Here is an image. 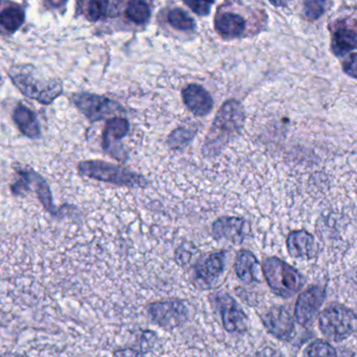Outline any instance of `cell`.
<instances>
[{
  "label": "cell",
  "mask_w": 357,
  "mask_h": 357,
  "mask_svg": "<svg viewBox=\"0 0 357 357\" xmlns=\"http://www.w3.org/2000/svg\"><path fill=\"white\" fill-rule=\"evenodd\" d=\"M245 114L243 105L236 100H229L218 110L211 129L204 142L206 156L220 154L231 139L236 137L245 125Z\"/></svg>",
  "instance_id": "obj_1"
},
{
  "label": "cell",
  "mask_w": 357,
  "mask_h": 357,
  "mask_svg": "<svg viewBox=\"0 0 357 357\" xmlns=\"http://www.w3.org/2000/svg\"><path fill=\"white\" fill-rule=\"evenodd\" d=\"M262 272L268 287L280 297L296 295L305 283L299 271L278 257H268L262 264Z\"/></svg>",
  "instance_id": "obj_2"
},
{
  "label": "cell",
  "mask_w": 357,
  "mask_h": 357,
  "mask_svg": "<svg viewBox=\"0 0 357 357\" xmlns=\"http://www.w3.org/2000/svg\"><path fill=\"white\" fill-rule=\"evenodd\" d=\"M79 171L85 177L110 183L117 186L144 187L146 178L119 165L104 161H84L79 165Z\"/></svg>",
  "instance_id": "obj_3"
},
{
  "label": "cell",
  "mask_w": 357,
  "mask_h": 357,
  "mask_svg": "<svg viewBox=\"0 0 357 357\" xmlns=\"http://www.w3.org/2000/svg\"><path fill=\"white\" fill-rule=\"evenodd\" d=\"M319 325L327 339L342 342L357 333V314L345 306H329L321 314Z\"/></svg>",
  "instance_id": "obj_4"
},
{
  "label": "cell",
  "mask_w": 357,
  "mask_h": 357,
  "mask_svg": "<svg viewBox=\"0 0 357 357\" xmlns=\"http://www.w3.org/2000/svg\"><path fill=\"white\" fill-rule=\"evenodd\" d=\"M10 77L22 93L44 104H50L62 93V86L58 81L38 79L31 67H15L10 70Z\"/></svg>",
  "instance_id": "obj_5"
},
{
  "label": "cell",
  "mask_w": 357,
  "mask_h": 357,
  "mask_svg": "<svg viewBox=\"0 0 357 357\" xmlns=\"http://www.w3.org/2000/svg\"><path fill=\"white\" fill-rule=\"evenodd\" d=\"M73 102L79 110L91 121L121 116L125 113L119 102L106 98L90 93H77L73 96Z\"/></svg>",
  "instance_id": "obj_6"
},
{
  "label": "cell",
  "mask_w": 357,
  "mask_h": 357,
  "mask_svg": "<svg viewBox=\"0 0 357 357\" xmlns=\"http://www.w3.org/2000/svg\"><path fill=\"white\" fill-rule=\"evenodd\" d=\"M212 303L218 308L222 325L228 333H243L248 331L249 320L237 302L224 291L210 296Z\"/></svg>",
  "instance_id": "obj_7"
},
{
  "label": "cell",
  "mask_w": 357,
  "mask_h": 357,
  "mask_svg": "<svg viewBox=\"0 0 357 357\" xmlns=\"http://www.w3.org/2000/svg\"><path fill=\"white\" fill-rule=\"evenodd\" d=\"M151 319L165 329H175L182 326L188 319V310L184 302L178 300L158 301L148 306Z\"/></svg>",
  "instance_id": "obj_8"
},
{
  "label": "cell",
  "mask_w": 357,
  "mask_h": 357,
  "mask_svg": "<svg viewBox=\"0 0 357 357\" xmlns=\"http://www.w3.org/2000/svg\"><path fill=\"white\" fill-rule=\"evenodd\" d=\"M325 296L326 293L322 287H310L299 296L295 308L296 319L299 324L306 326L312 322L322 306Z\"/></svg>",
  "instance_id": "obj_9"
},
{
  "label": "cell",
  "mask_w": 357,
  "mask_h": 357,
  "mask_svg": "<svg viewBox=\"0 0 357 357\" xmlns=\"http://www.w3.org/2000/svg\"><path fill=\"white\" fill-rule=\"evenodd\" d=\"M226 255L224 252L210 254L197 264L195 270V284L201 289H210L224 272Z\"/></svg>",
  "instance_id": "obj_10"
},
{
  "label": "cell",
  "mask_w": 357,
  "mask_h": 357,
  "mask_svg": "<svg viewBox=\"0 0 357 357\" xmlns=\"http://www.w3.org/2000/svg\"><path fill=\"white\" fill-rule=\"evenodd\" d=\"M262 322L271 335L281 341H291L295 333V322L293 317L284 307H274L268 310Z\"/></svg>",
  "instance_id": "obj_11"
},
{
  "label": "cell",
  "mask_w": 357,
  "mask_h": 357,
  "mask_svg": "<svg viewBox=\"0 0 357 357\" xmlns=\"http://www.w3.org/2000/svg\"><path fill=\"white\" fill-rule=\"evenodd\" d=\"M249 233V226L243 218L225 216L212 225V235L216 239H227L233 243H241Z\"/></svg>",
  "instance_id": "obj_12"
},
{
  "label": "cell",
  "mask_w": 357,
  "mask_h": 357,
  "mask_svg": "<svg viewBox=\"0 0 357 357\" xmlns=\"http://www.w3.org/2000/svg\"><path fill=\"white\" fill-rule=\"evenodd\" d=\"M183 102L195 116H205L213 108V100L209 92L197 84H190L183 89Z\"/></svg>",
  "instance_id": "obj_13"
},
{
  "label": "cell",
  "mask_w": 357,
  "mask_h": 357,
  "mask_svg": "<svg viewBox=\"0 0 357 357\" xmlns=\"http://www.w3.org/2000/svg\"><path fill=\"white\" fill-rule=\"evenodd\" d=\"M287 245L289 255L299 259H312L318 253L314 235L306 230L291 231L287 236Z\"/></svg>",
  "instance_id": "obj_14"
},
{
  "label": "cell",
  "mask_w": 357,
  "mask_h": 357,
  "mask_svg": "<svg viewBox=\"0 0 357 357\" xmlns=\"http://www.w3.org/2000/svg\"><path fill=\"white\" fill-rule=\"evenodd\" d=\"M214 27L222 38L233 39V38L241 37L245 33L247 22L238 13L222 10L216 14Z\"/></svg>",
  "instance_id": "obj_15"
},
{
  "label": "cell",
  "mask_w": 357,
  "mask_h": 357,
  "mask_svg": "<svg viewBox=\"0 0 357 357\" xmlns=\"http://www.w3.org/2000/svg\"><path fill=\"white\" fill-rule=\"evenodd\" d=\"M130 123L123 117L109 119L102 133V149L115 157V150H119V142L129 133Z\"/></svg>",
  "instance_id": "obj_16"
},
{
  "label": "cell",
  "mask_w": 357,
  "mask_h": 357,
  "mask_svg": "<svg viewBox=\"0 0 357 357\" xmlns=\"http://www.w3.org/2000/svg\"><path fill=\"white\" fill-rule=\"evenodd\" d=\"M235 272L237 277L248 284L260 281L259 262L249 250H241L237 253Z\"/></svg>",
  "instance_id": "obj_17"
},
{
  "label": "cell",
  "mask_w": 357,
  "mask_h": 357,
  "mask_svg": "<svg viewBox=\"0 0 357 357\" xmlns=\"http://www.w3.org/2000/svg\"><path fill=\"white\" fill-rule=\"evenodd\" d=\"M357 47V33L351 27L341 26L333 37V52L335 56H344Z\"/></svg>",
  "instance_id": "obj_18"
},
{
  "label": "cell",
  "mask_w": 357,
  "mask_h": 357,
  "mask_svg": "<svg viewBox=\"0 0 357 357\" xmlns=\"http://www.w3.org/2000/svg\"><path fill=\"white\" fill-rule=\"evenodd\" d=\"M14 119L19 129L27 137L36 138L40 135V126L35 114L24 106H18L15 110Z\"/></svg>",
  "instance_id": "obj_19"
},
{
  "label": "cell",
  "mask_w": 357,
  "mask_h": 357,
  "mask_svg": "<svg viewBox=\"0 0 357 357\" xmlns=\"http://www.w3.org/2000/svg\"><path fill=\"white\" fill-rule=\"evenodd\" d=\"M82 10L88 20L96 22L108 16L110 0H79Z\"/></svg>",
  "instance_id": "obj_20"
},
{
  "label": "cell",
  "mask_w": 357,
  "mask_h": 357,
  "mask_svg": "<svg viewBox=\"0 0 357 357\" xmlns=\"http://www.w3.org/2000/svg\"><path fill=\"white\" fill-rule=\"evenodd\" d=\"M125 13L127 18L135 24H146L151 18V8L146 0H130Z\"/></svg>",
  "instance_id": "obj_21"
},
{
  "label": "cell",
  "mask_w": 357,
  "mask_h": 357,
  "mask_svg": "<svg viewBox=\"0 0 357 357\" xmlns=\"http://www.w3.org/2000/svg\"><path fill=\"white\" fill-rule=\"evenodd\" d=\"M24 22V13L18 6L6 8L0 13V24L8 31H17Z\"/></svg>",
  "instance_id": "obj_22"
},
{
  "label": "cell",
  "mask_w": 357,
  "mask_h": 357,
  "mask_svg": "<svg viewBox=\"0 0 357 357\" xmlns=\"http://www.w3.org/2000/svg\"><path fill=\"white\" fill-rule=\"evenodd\" d=\"M167 20L169 24L180 31H191L195 29V23L193 19L187 13L181 8H174L167 15Z\"/></svg>",
  "instance_id": "obj_23"
},
{
  "label": "cell",
  "mask_w": 357,
  "mask_h": 357,
  "mask_svg": "<svg viewBox=\"0 0 357 357\" xmlns=\"http://www.w3.org/2000/svg\"><path fill=\"white\" fill-rule=\"evenodd\" d=\"M195 133H197V130L178 128L171 134L167 144H169V148L174 149V150L184 148L193 139Z\"/></svg>",
  "instance_id": "obj_24"
},
{
  "label": "cell",
  "mask_w": 357,
  "mask_h": 357,
  "mask_svg": "<svg viewBox=\"0 0 357 357\" xmlns=\"http://www.w3.org/2000/svg\"><path fill=\"white\" fill-rule=\"evenodd\" d=\"M304 357H340L337 350L327 342L317 341L310 344Z\"/></svg>",
  "instance_id": "obj_25"
},
{
  "label": "cell",
  "mask_w": 357,
  "mask_h": 357,
  "mask_svg": "<svg viewBox=\"0 0 357 357\" xmlns=\"http://www.w3.org/2000/svg\"><path fill=\"white\" fill-rule=\"evenodd\" d=\"M324 12V0H304V13L310 20H317Z\"/></svg>",
  "instance_id": "obj_26"
},
{
  "label": "cell",
  "mask_w": 357,
  "mask_h": 357,
  "mask_svg": "<svg viewBox=\"0 0 357 357\" xmlns=\"http://www.w3.org/2000/svg\"><path fill=\"white\" fill-rule=\"evenodd\" d=\"M185 3L199 16H207L214 0H184Z\"/></svg>",
  "instance_id": "obj_27"
},
{
  "label": "cell",
  "mask_w": 357,
  "mask_h": 357,
  "mask_svg": "<svg viewBox=\"0 0 357 357\" xmlns=\"http://www.w3.org/2000/svg\"><path fill=\"white\" fill-rule=\"evenodd\" d=\"M343 70L346 75L357 79V52L349 54L343 62Z\"/></svg>",
  "instance_id": "obj_28"
},
{
  "label": "cell",
  "mask_w": 357,
  "mask_h": 357,
  "mask_svg": "<svg viewBox=\"0 0 357 357\" xmlns=\"http://www.w3.org/2000/svg\"><path fill=\"white\" fill-rule=\"evenodd\" d=\"M114 357H144V356L135 349H121L115 352Z\"/></svg>",
  "instance_id": "obj_29"
},
{
  "label": "cell",
  "mask_w": 357,
  "mask_h": 357,
  "mask_svg": "<svg viewBox=\"0 0 357 357\" xmlns=\"http://www.w3.org/2000/svg\"><path fill=\"white\" fill-rule=\"evenodd\" d=\"M291 0H270L271 3L273 6H278V8H282V6H287V4L291 2Z\"/></svg>",
  "instance_id": "obj_30"
},
{
  "label": "cell",
  "mask_w": 357,
  "mask_h": 357,
  "mask_svg": "<svg viewBox=\"0 0 357 357\" xmlns=\"http://www.w3.org/2000/svg\"><path fill=\"white\" fill-rule=\"evenodd\" d=\"M0 357H29L25 356V354H17V352H6V354H2Z\"/></svg>",
  "instance_id": "obj_31"
}]
</instances>
